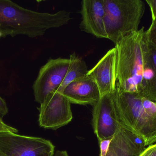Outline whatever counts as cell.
<instances>
[{
    "instance_id": "6da1fadb",
    "label": "cell",
    "mask_w": 156,
    "mask_h": 156,
    "mask_svg": "<svg viewBox=\"0 0 156 156\" xmlns=\"http://www.w3.org/2000/svg\"><path fill=\"white\" fill-rule=\"evenodd\" d=\"M117 87L156 102V74L144 27L115 45Z\"/></svg>"
},
{
    "instance_id": "7a4b0ae2",
    "label": "cell",
    "mask_w": 156,
    "mask_h": 156,
    "mask_svg": "<svg viewBox=\"0 0 156 156\" xmlns=\"http://www.w3.org/2000/svg\"><path fill=\"white\" fill-rule=\"evenodd\" d=\"M71 19V13L66 10L53 14L40 13L9 0H0V32L2 37L41 36L48 29L67 24Z\"/></svg>"
},
{
    "instance_id": "3957f363",
    "label": "cell",
    "mask_w": 156,
    "mask_h": 156,
    "mask_svg": "<svg viewBox=\"0 0 156 156\" xmlns=\"http://www.w3.org/2000/svg\"><path fill=\"white\" fill-rule=\"evenodd\" d=\"M121 127L143 138L146 146L156 143V102L117 87L112 93Z\"/></svg>"
},
{
    "instance_id": "277c9868",
    "label": "cell",
    "mask_w": 156,
    "mask_h": 156,
    "mask_svg": "<svg viewBox=\"0 0 156 156\" xmlns=\"http://www.w3.org/2000/svg\"><path fill=\"white\" fill-rule=\"evenodd\" d=\"M107 38L115 44L138 31L145 10L142 0H104Z\"/></svg>"
},
{
    "instance_id": "5b68a950",
    "label": "cell",
    "mask_w": 156,
    "mask_h": 156,
    "mask_svg": "<svg viewBox=\"0 0 156 156\" xmlns=\"http://www.w3.org/2000/svg\"><path fill=\"white\" fill-rule=\"evenodd\" d=\"M55 147L41 137L0 133V151L4 156H53Z\"/></svg>"
},
{
    "instance_id": "8992f818",
    "label": "cell",
    "mask_w": 156,
    "mask_h": 156,
    "mask_svg": "<svg viewBox=\"0 0 156 156\" xmlns=\"http://www.w3.org/2000/svg\"><path fill=\"white\" fill-rule=\"evenodd\" d=\"M70 65L69 58L49 59L39 70L33 88L35 100L42 103L47 96L61 86Z\"/></svg>"
},
{
    "instance_id": "52a82bcc",
    "label": "cell",
    "mask_w": 156,
    "mask_h": 156,
    "mask_svg": "<svg viewBox=\"0 0 156 156\" xmlns=\"http://www.w3.org/2000/svg\"><path fill=\"white\" fill-rule=\"evenodd\" d=\"M69 101L60 93H49L39 108V124L45 129L57 130L73 119Z\"/></svg>"
},
{
    "instance_id": "ba28073f",
    "label": "cell",
    "mask_w": 156,
    "mask_h": 156,
    "mask_svg": "<svg viewBox=\"0 0 156 156\" xmlns=\"http://www.w3.org/2000/svg\"><path fill=\"white\" fill-rule=\"evenodd\" d=\"M93 106V127L99 142L112 139L121 127L116 118L112 93L101 96Z\"/></svg>"
},
{
    "instance_id": "9c48e42d",
    "label": "cell",
    "mask_w": 156,
    "mask_h": 156,
    "mask_svg": "<svg viewBox=\"0 0 156 156\" xmlns=\"http://www.w3.org/2000/svg\"><path fill=\"white\" fill-rule=\"evenodd\" d=\"M116 57L115 47L107 53L97 62L87 75L95 81L98 86L101 97L113 93L116 89Z\"/></svg>"
},
{
    "instance_id": "30bf717a",
    "label": "cell",
    "mask_w": 156,
    "mask_h": 156,
    "mask_svg": "<svg viewBox=\"0 0 156 156\" xmlns=\"http://www.w3.org/2000/svg\"><path fill=\"white\" fill-rule=\"evenodd\" d=\"M82 31L98 38H107L104 24L105 14L104 0H83L80 11Z\"/></svg>"
},
{
    "instance_id": "8fae6325",
    "label": "cell",
    "mask_w": 156,
    "mask_h": 156,
    "mask_svg": "<svg viewBox=\"0 0 156 156\" xmlns=\"http://www.w3.org/2000/svg\"><path fill=\"white\" fill-rule=\"evenodd\" d=\"M70 103L94 105L101 98L96 82L88 75L72 82L61 92Z\"/></svg>"
},
{
    "instance_id": "7c38bea8",
    "label": "cell",
    "mask_w": 156,
    "mask_h": 156,
    "mask_svg": "<svg viewBox=\"0 0 156 156\" xmlns=\"http://www.w3.org/2000/svg\"><path fill=\"white\" fill-rule=\"evenodd\" d=\"M141 154L133 145L126 130L121 127L112 139L106 156H139Z\"/></svg>"
},
{
    "instance_id": "4fadbf2b",
    "label": "cell",
    "mask_w": 156,
    "mask_h": 156,
    "mask_svg": "<svg viewBox=\"0 0 156 156\" xmlns=\"http://www.w3.org/2000/svg\"><path fill=\"white\" fill-rule=\"evenodd\" d=\"M70 65L66 77L56 91L61 93L69 83L86 76L88 71L86 63L74 53L70 56Z\"/></svg>"
},
{
    "instance_id": "5bb4252c",
    "label": "cell",
    "mask_w": 156,
    "mask_h": 156,
    "mask_svg": "<svg viewBox=\"0 0 156 156\" xmlns=\"http://www.w3.org/2000/svg\"><path fill=\"white\" fill-rule=\"evenodd\" d=\"M146 34L148 43L156 49V18L152 20L150 27L146 31Z\"/></svg>"
},
{
    "instance_id": "9a60e30c",
    "label": "cell",
    "mask_w": 156,
    "mask_h": 156,
    "mask_svg": "<svg viewBox=\"0 0 156 156\" xmlns=\"http://www.w3.org/2000/svg\"><path fill=\"white\" fill-rule=\"evenodd\" d=\"M112 139L103 140L99 142L100 145V156H106L109 151L110 143Z\"/></svg>"
},
{
    "instance_id": "2e32d148",
    "label": "cell",
    "mask_w": 156,
    "mask_h": 156,
    "mask_svg": "<svg viewBox=\"0 0 156 156\" xmlns=\"http://www.w3.org/2000/svg\"><path fill=\"white\" fill-rule=\"evenodd\" d=\"M18 132V131L17 129L5 123L2 121V119L0 118V133L3 132H9L17 133Z\"/></svg>"
},
{
    "instance_id": "e0dca14e",
    "label": "cell",
    "mask_w": 156,
    "mask_h": 156,
    "mask_svg": "<svg viewBox=\"0 0 156 156\" xmlns=\"http://www.w3.org/2000/svg\"><path fill=\"white\" fill-rule=\"evenodd\" d=\"M139 156H156V143L148 146Z\"/></svg>"
},
{
    "instance_id": "ac0fdd59",
    "label": "cell",
    "mask_w": 156,
    "mask_h": 156,
    "mask_svg": "<svg viewBox=\"0 0 156 156\" xmlns=\"http://www.w3.org/2000/svg\"><path fill=\"white\" fill-rule=\"evenodd\" d=\"M8 112L7 104L4 100L0 96V118L2 119Z\"/></svg>"
},
{
    "instance_id": "d6986e66",
    "label": "cell",
    "mask_w": 156,
    "mask_h": 156,
    "mask_svg": "<svg viewBox=\"0 0 156 156\" xmlns=\"http://www.w3.org/2000/svg\"><path fill=\"white\" fill-rule=\"evenodd\" d=\"M146 2L151 10L152 20L156 18V0H146Z\"/></svg>"
},
{
    "instance_id": "ffe728a7",
    "label": "cell",
    "mask_w": 156,
    "mask_h": 156,
    "mask_svg": "<svg viewBox=\"0 0 156 156\" xmlns=\"http://www.w3.org/2000/svg\"><path fill=\"white\" fill-rule=\"evenodd\" d=\"M149 45V50H150V57L152 64L156 74V49L153 47L150 44Z\"/></svg>"
},
{
    "instance_id": "44dd1931",
    "label": "cell",
    "mask_w": 156,
    "mask_h": 156,
    "mask_svg": "<svg viewBox=\"0 0 156 156\" xmlns=\"http://www.w3.org/2000/svg\"><path fill=\"white\" fill-rule=\"evenodd\" d=\"M55 156H69V155L66 151H57Z\"/></svg>"
},
{
    "instance_id": "7402d4cb",
    "label": "cell",
    "mask_w": 156,
    "mask_h": 156,
    "mask_svg": "<svg viewBox=\"0 0 156 156\" xmlns=\"http://www.w3.org/2000/svg\"><path fill=\"white\" fill-rule=\"evenodd\" d=\"M0 156H4L3 155V154L1 153V151H0Z\"/></svg>"
},
{
    "instance_id": "603a6c76",
    "label": "cell",
    "mask_w": 156,
    "mask_h": 156,
    "mask_svg": "<svg viewBox=\"0 0 156 156\" xmlns=\"http://www.w3.org/2000/svg\"><path fill=\"white\" fill-rule=\"evenodd\" d=\"M1 37H2V33L0 32V38H1Z\"/></svg>"
}]
</instances>
